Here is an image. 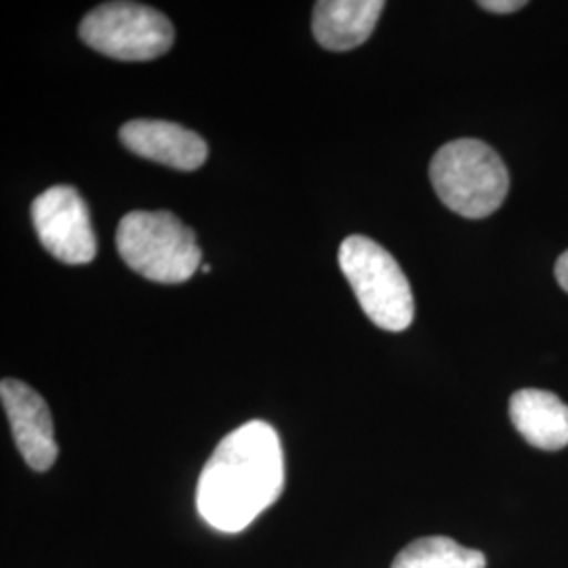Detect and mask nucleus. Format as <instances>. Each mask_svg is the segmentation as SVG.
Instances as JSON below:
<instances>
[{"instance_id": "10", "label": "nucleus", "mask_w": 568, "mask_h": 568, "mask_svg": "<svg viewBox=\"0 0 568 568\" xmlns=\"http://www.w3.org/2000/svg\"><path fill=\"white\" fill-rule=\"evenodd\" d=\"M509 417L532 447L560 450L568 445V406L551 392H516L509 400Z\"/></svg>"}, {"instance_id": "14", "label": "nucleus", "mask_w": 568, "mask_h": 568, "mask_svg": "<svg viewBox=\"0 0 568 568\" xmlns=\"http://www.w3.org/2000/svg\"><path fill=\"white\" fill-rule=\"evenodd\" d=\"M201 270H203V272H211V265H201Z\"/></svg>"}, {"instance_id": "13", "label": "nucleus", "mask_w": 568, "mask_h": 568, "mask_svg": "<svg viewBox=\"0 0 568 568\" xmlns=\"http://www.w3.org/2000/svg\"><path fill=\"white\" fill-rule=\"evenodd\" d=\"M554 272H556V278H558L560 286L568 293V251L560 255V260L556 262V270H554Z\"/></svg>"}, {"instance_id": "9", "label": "nucleus", "mask_w": 568, "mask_h": 568, "mask_svg": "<svg viewBox=\"0 0 568 568\" xmlns=\"http://www.w3.org/2000/svg\"><path fill=\"white\" fill-rule=\"evenodd\" d=\"M386 9L384 0H321L312 30L328 51H349L368 41Z\"/></svg>"}, {"instance_id": "12", "label": "nucleus", "mask_w": 568, "mask_h": 568, "mask_svg": "<svg viewBox=\"0 0 568 568\" xmlns=\"http://www.w3.org/2000/svg\"><path fill=\"white\" fill-rule=\"evenodd\" d=\"M478 4H480L485 11L501 13V16L514 13V11L523 9V7H527L525 0H483V2H478Z\"/></svg>"}, {"instance_id": "11", "label": "nucleus", "mask_w": 568, "mask_h": 568, "mask_svg": "<svg viewBox=\"0 0 568 568\" xmlns=\"http://www.w3.org/2000/svg\"><path fill=\"white\" fill-rule=\"evenodd\" d=\"M392 568H487V558L448 537H424L408 544Z\"/></svg>"}, {"instance_id": "6", "label": "nucleus", "mask_w": 568, "mask_h": 568, "mask_svg": "<svg viewBox=\"0 0 568 568\" xmlns=\"http://www.w3.org/2000/svg\"><path fill=\"white\" fill-rule=\"evenodd\" d=\"M32 224L42 246L61 264H89L98 255L91 213L79 190L55 185L32 203Z\"/></svg>"}, {"instance_id": "8", "label": "nucleus", "mask_w": 568, "mask_h": 568, "mask_svg": "<svg viewBox=\"0 0 568 568\" xmlns=\"http://www.w3.org/2000/svg\"><path fill=\"white\" fill-rule=\"evenodd\" d=\"M119 135L129 152L178 171H196L209 156L203 138L175 122L129 121Z\"/></svg>"}, {"instance_id": "1", "label": "nucleus", "mask_w": 568, "mask_h": 568, "mask_svg": "<svg viewBox=\"0 0 568 568\" xmlns=\"http://www.w3.org/2000/svg\"><path fill=\"white\" fill-rule=\"evenodd\" d=\"M284 457L278 432L253 419L230 432L204 464L196 508L222 532H241L283 493Z\"/></svg>"}, {"instance_id": "2", "label": "nucleus", "mask_w": 568, "mask_h": 568, "mask_svg": "<svg viewBox=\"0 0 568 568\" xmlns=\"http://www.w3.org/2000/svg\"><path fill=\"white\" fill-rule=\"evenodd\" d=\"M122 262L152 283L190 281L203 262L194 232L169 211H131L116 230Z\"/></svg>"}, {"instance_id": "4", "label": "nucleus", "mask_w": 568, "mask_h": 568, "mask_svg": "<svg viewBox=\"0 0 568 568\" xmlns=\"http://www.w3.org/2000/svg\"><path fill=\"white\" fill-rule=\"evenodd\" d=\"M339 267L373 325L400 333L415 318L413 288L403 267L382 244L363 234L339 246Z\"/></svg>"}, {"instance_id": "7", "label": "nucleus", "mask_w": 568, "mask_h": 568, "mask_svg": "<svg viewBox=\"0 0 568 568\" xmlns=\"http://www.w3.org/2000/svg\"><path fill=\"white\" fill-rule=\"evenodd\" d=\"M0 400L23 462L34 471L51 469L60 455V447L55 443L53 417L44 398L20 379H2Z\"/></svg>"}, {"instance_id": "5", "label": "nucleus", "mask_w": 568, "mask_h": 568, "mask_svg": "<svg viewBox=\"0 0 568 568\" xmlns=\"http://www.w3.org/2000/svg\"><path fill=\"white\" fill-rule=\"evenodd\" d=\"M82 42L119 61H150L175 41L169 18L140 2H105L89 11L79 28Z\"/></svg>"}, {"instance_id": "3", "label": "nucleus", "mask_w": 568, "mask_h": 568, "mask_svg": "<svg viewBox=\"0 0 568 568\" xmlns=\"http://www.w3.org/2000/svg\"><path fill=\"white\" fill-rule=\"evenodd\" d=\"M429 180L438 199L467 220L493 215L508 196V166L478 140L445 143L432 159Z\"/></svg>"}]
</instances>
